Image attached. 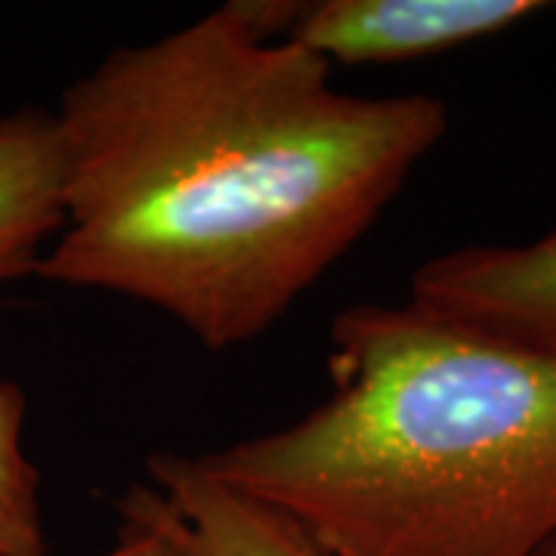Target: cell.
Segmentation results:
<instances>
[{"label":"cell","mask_w":556,"mask_h":556,"mask_svg":"<svg viewBox=\"0 0 556 556\" xmlns=\"http://www.w3.org/2000/svg\"><path fill=\"white\" fill-rule=\"evenodd\" d=\"M53 118L65 223L35 276L139 300L207 350L288 316L448 127L433 97L331 87L232 3L112 50Z\"/></svg>","instance_id":"cell-1"},{"label":"cell","mask_w":556,"mask_h":556,"mask_svg":"<svg viewBox=\"0 0 556 556\" xmlns=\"http://www.w3.org/2000/svg\"><path fill=\"white\" fill-rule=\"evenodd\" d=\"M331 393L195 455L325 556H532L556 535V356L412 303L331 321Z\"/></svg>","instance_id":"cell-2"},{"label":"cell","mask_w":556,"mask_h":556,"mask_svg":"<svg viewBox=\"0 0 556 556\" xmlns=\"http://www.w3.org/2000/svg\"><path fill=\"white\" fill-rule=\"evenodd\" d=\"M260 38L328 65H393L492 38L544 10L535 0H236Z\"/></svg>","instance_id":"cell-3"},{"label":"cell","mask_w":556,"mask_h":556,"mask_svg":"<svg viewBox=\"0 0 556 556\" xmlns=\"http://www.w3.org/2000/svg\"><path fill=\"white\" fill-rule=\"evenodd\" d=\"M408 303L489 338L556 356V232L477 244L417 266Z\"/></svg>","instance_id":"cell-4"},{"label":"cell","mask_w":556,"mask_h":556,"mask_svg":"<svg viewBox=\"0 0 556 556\" xmlns=\"http://www.w3.org/2000/svg\"><path fill=\"white\" fill-rule=\"evenodd\" d=\"M149 482H134L118 517L161 529L179 556H325L291 519L207 477L195 455L149 457Z\"/></svg>","instance_id":"cell-5"},{"label":"cell","mask_w":556,"mask_h":556,"mask_svg":"<svg viewBox=\"0 0 556 556\" xmlns=\"http://www.w3.org/2000/svg\"><path fill=\"white\" fill-rule=\"evenodd\" d=\"M62 161L56 118L22 109L0 118V285L35 276L60 236Z\"/></svg>","instance_id":"cell-6"},{"label":"cell","mask_w":556,"mask_h":556,"mask_svg":"<svg viewBox=\"0 0 556 556\" xmlns=\"http://www.w3.org/2000/svg\"><path fill=\"white\" fill-rule=\"evenodd\" d=\"M25 393L0 380V556H47L40 473L22 445Z\"/></svg>","instance_id":"cell-7"},{"label":"cell","mask_w":556,"mask_h":556,"mask_svg":"<svg viewBox=\"0 0 556 556\" xmlns=\"http://www.w3.org/2000/svg\"><path fill=\"white\" fill-rule=\"evenodd\" d=\"M102 556H179L177 544L161 529L134 517H121L118 541Z\"/></svg>","instance_id":"cell-8"},{"label":"cell","mask_w":556,"mask_h":556,"mask_svg":"<svg viewBox=\"0 0 556 556\" xmlns=\"http://www.w3.org/2000/svg\"><path fill=\"white\" fill-rule=\"evenodd\" d=\"M532 556H556V535L547 538V541H544V544H541V547H538Z\"/></svg>","instance_id":"cell-9"}]
</instances>
